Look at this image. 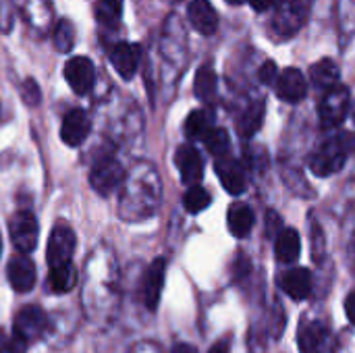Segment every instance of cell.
<instances>
[{
	"label": "cell",
	"mask_w": 355,
	"mask_h": 353,
	"mask_svg": "<svg viewBox=\"0 0 355 353\" xmlns=\"http://www.w3.org/2000/svg\"><path fill=\"white\" fill-rule=\"evenodd\" d=\"M119 212L125 221H141L150 216L160 202V181L152 166L141 164L131 177H125Z\"/></svg>",
	"instance_id": "1"
},
{
	"label": "cell",
	"mask_w": 355,
	"mask_h": 353,
	"mask_svg": "<svg viewBox=\"0 0 355 353\" xmlns=\"http://www.w3.org/2000/svg\"><path fill=\"white\" fill-rule=\"evenodd\" d=\"M352 150H355V137L352 133H345L343 137H331L316 148L310 158V166L318 177H331L343 169Z\"/></svg>",
	"instance_id": "2"
},
{
	"label": "cell",
	"mask_w": 355,
	"mask_h": 353,
	"mask_svg": "<svg viewBox=\"0 0 355 353\" xmlns=\"http://www.w3.org/2000/svg\"><path fill=\"white\" fill-rule=\"evenodd\" d=\"M349 106H352V96H349V89L345 85H335V87L327 89L322 100H320V106H318L322 125L324 127H339L345 121Z\"/></svg>",
	"instance_id": "3"
},
{
	"label": "cell",
	"mask_w": 355,
	"mask_h": 353,
	"mask_svg": "<svg viewBox=\"0 0 355 353\" xmlns=\"http://www.w3.org/2000/svg\"><path fill=\"white\" fill-rule=\"evenodd\" d=\"M8 235H10V241L12 246L21 252V254H29L35 250L37 246V235H40V227H37V218L23 210V212H17L10 223H8Z\"/></svg>",
	"instance_id": "4"
},
{
	"label": "cell",
	"mask_w": 355,
	"mask_h": 353,
	"mask_svg": "<svg viewBox=\"0 0 355 353\" xmlns=\"http://www.w3.org/2000/svg\"><path fill=\"white\" fill-rule=\"evenodd\" d=\"M75 233L71 227L67 225H56L50 233L48 239V248H46V260L50 264V268L62 266V264H71L73 260V252H75Z\"/></svg>",
	"instance_id": "5"
},
{
	"label": "cell",
	"mask_w": 355,
	"mask_h": 353,
	"mask_svg": "<svg viewBox=\"0 0 355 353\" xmlns=\"http://www.w3.org/2000/svg\"><path fill=\"white\" fill-rule=\"evenodd\" d=\"M123 181H125V169L114 158H102L100 162L94 164L89 173L92 187L102 196H110L116 187L123 185Z\"/></svg>",
	"instance_id": "6"
},
{
	"label": "cell",
	"mask_w": 355,
	"mask_h": 353,
	"mask_svg": "<svg viewBox=\"0 0 355 353\" xmlns=\"http://www.w3.org/2000/svg\"><path fill=\"white\" fill-rule=\"evenodd\" d=\"M306 21V6L300 0H281L275 8L272 25L279 35H295Z\"/></svg>",
	"instance_id": "7"
},
{
	"label": "cell",
	"mask_w": 355,
	"mask_h": 353,
	"mask_svg": "<svg viewBox=\"0 0 355 353\" xmlns=\"http://www.w3.org/2000/svg\"><path fill=\"white\" fill-rule=\"evenodd\" d=\"M46 331V314L37 306H25L15 316V339L23 341L25 345L29 341H35Z\"/></svg>",
	"instance_id": "8"
},
{
	"label": "cell",
	"mask_w": 355,
	"mask_h": 353,
	"mask_svg": "<svg viewBox=\"0 0 355 353\" xmlns=\"http://www.w3.org/2000/svg\"><path fill=\"white\" fill-rule=\"evenodd\" d=\"M64 79L71 85V89L79 96L89 94L96 81V69L87 56H73L64 64Z\"/></svg>",
	"instance_id": "9"
},
{
	"label": "cell",
	"mask_w": 355,
	"mask_h": 353,
	"mask_svg": "<svg viewBox=\"0 0 355 353\" xmlns=\"http://www.w3.org/2000/svg\"><path fill=\"white\" fill-rule=\"evenodd\" d=\"M6 277L17 293H27L35 285V264L25 254H17L8 260Z\"/></svg>",
	"instance_id": "10"
},
{
	"label": "cell",
	"mask_w": 355,
	"mask_h": 353,
	"mask_svg": "<svg viewBox=\"0 0 355 353\" xmlns=\"http://www.w3.org/2000/svg\"><path fill=\"white\" fill-rule=\"evenodd\" d=\"M89 129H92V121H89L87 112L81 110V108H73L62 119L60 137H62V141L67 146L77 148V146H81L85 141V137L89 135Z\"/></svg>",
	"instance_id": "11"
},
{
	"label": "cell",
	"mask_w": 355,
	"mask_h": 353,
	"mask_svg": "<svg viewBox=\"0 0 355 353\" xmlns=\"http://www.w3.org/2000/svg\"><path fill=\"white\" fill-rule=\"evenodd\" d=\"M139 58H141V50L137 44L131 42H119L110 50V62L123 79H131L137 73Z\"/></svg>",
	"instance_id": "12"
},
{
	"label": "cell",
	"mask_w": 355,
	"mask_h": 353,
	"mask_svg": "<svg viewBox=\"0 0 355 353\" xmlns=\"http://www.w3.org/2000/svg\"><path fill=\"white\" fill-rule=\"evenodd\" d=\"M164 270H166L164 258H156L150 264V268L146 270L144 285H141V298H144V306L148 310H156V306L160 302V293H162V285H164Z\"/></svg>",
	"instance_id": "13"
},
{
	"label": "cell",
	"mask_w": 355,
	"mask_h": 353,
	"mask_svg": "<svg viewBox=\"0 0 355 353\" xmlns=\"http://www.w3.org/2000/svg\"><path fill=\"white\" fill-rule=\"evenodd\" d=\"M308 94L306 77L300 69H285L277 79V96L285 102H302Z\"/></svg>",
	"instance_id": "14"
},
{
	"label": "cell",
	"mask_w": 355,
	"mask_h": 353,
	"mask_svg": "<svg viewBox=\"0 0 355 353\" xmlns=\"http://www.w3.org/2000/svg\"><path fill=\"white\" fill-rule=\"evenodd\" d=\"M175 164L181 173L183 183H187L189 187L198 185L204 175V160L193 146H181L175 154Z\"/></svg>",
	"instance_id": "15"
},
{
	"label": "cell",
	"mask_w": 355,
	"mask_h": 353,
	"mask_svg": "<svg viewBox=\"0 0 355 353\" xmlns=\"http://www.w3.org/2000/svg\"><path fill=\"white\" fill-rule=\"evenodd\" d=\"M214 171L223 183V187L233 193V196H239L243 193L245 189V175H243V169L237 160L229 158V156H223V158H216L214 162Z\"/></svg>",
	"instance_id": "16"
},
{
	"label": "cell",
	"mask_w": 355,
	"mask_h": 353,
	"mask_svg": "<svg viewBox=\"0 0 355 353\" xmlns=\"http://www.w3.org/2000/svg\"><path fill=\"white\" fill-rule=\"evenodd\" d=\"M189 23L202 35H212L218 27V15L208 0H193L187 8Z\"/></svg>",
	"instance_id": "17"
},
{
	"label": "cell",
	"mask_w": 355,
	"mask_h": 353,
	"mask_svg": "<svg viewBox=\"0 0 355 353\" xmlns=\"http://www.w3.org/2000/svg\"><path fill=\"white\" fill-rule=\"evenodd\" d=\"M281 285H283V291L291 300L300 302V300H306L312 293V275H310L308 268H302V266L291 268V270H287L283 275Z\"/></svg>",
	"instance_id": "18"
},
{
	"label": "cell",
	"mask_w": 355,
	"mask_h": 353,
	"mask_svg": "<svg viewBox=\"0 0 355 353\" xmlns=\"http://www.w3.org/2000/svg\"><path fill=\"white\" fill-rule=\"evenodd\" d=\"M275 252H277L279 262H283V264L295 262L300 258V252H302V239H300L297 231L295 229H283L277 235Z\"/></svg>",
	"instance_id": "19"
},
{
	"label": "cell",
	"mask_w": 355,
	"mask_h": 353,
	"mask_svg": "<svg viewBox=\"0 0 355 353\" xmlns=\"http://www.w3.org/2000/svg\"><path fill=\"white\" fill-rule=\"evenodd\" d=\"M229 231L235 235V237H245L252 227H254V210L245 204H233L229 208Z\"/></svg>",
	"instance_id": "20"
},
{
	"label": "cell",
	"mask_w": 355,
	"mask_h": 353,
	"mask_svg": "<svg viewBox=\"0 0 355 353\" xmlns=\"http://www.w3.org/2000/svg\"><path fill=\"white\" fill-rule=\"evenodd\" d=\"M310 79L320 89H331L339 85V67L331 58H322L310 69Z\"/></svg>",
	"instance_id": "21"
},
{
	"label": "cell",
	"mask_w": 355,
	"mask_h": 353,
	"mask_svg": "<svg viewBox=\"0 0 355 353\" xmlns=\"http://www.w3.org/2000/svg\"><path fill=\"white\" fill-rule=\"evenodd\" d=\"M300 350L302 353H320L324 343V327L320 322H304L300 327Z\"/></svg>",
	"instance_id": "22"
},
{
	"label": "cell",
	"mask_w": 355,
	"mask_h": 353,
	"mask_svg": "<svg viewBox=\"0 0 355 353\" xmlns=\"http://www.w3.org/2000/svg\"><path fill=\"white\" fill-rule=\"evenodd\" d=\"M77 283V270L71 264H62L56 268H50V277H48V285L54 293H67L75 287Z\"/></svg>",
	"instance_id": "23"
},
{
	"label": "cell",
	"mask_w": 355,
	"mask_h": 353,
	"mask_svg": "<svg viewBox=\"0 0 355 353\" xmlns=\"http://www.w3.org/2000/svg\"><path fill=\"white\" fill-rule=\"evenodd\" d=\"M216 83H218L216 73L210 67H202L196 73V83H193L196 96L204 102H212L216 98Z\"/></svg>",
	"instance_id": "24"
},
{
	"label": "cell",
	"mask_w": 355,
	"mask_h": 353,
	"mask_svg": "<svg viewBox=\"0 0 355 353\" xmlns=\"http://www.w3.org/2000/svg\"><path fill=\"white\" fill-rule=\"evenodd\" d=\"M262 119H264V104H262V102L252 104V106L243 112V117H241V121H239V133L245 135V137H252V135L260 129Z\"/></svg>",
	"instance_id": "25"
},
{
	"label": "cell",
	"mask_w": 355,
	"mask_h": 353,
	"mask_svg": "<svg viewBox=\"0 0 355 353\" xmlns=\"http://www.w3.org/2000/svg\"><path fill=\"white\" fill-rule=\"evenodd\" d=\"M210 129V119L204 110H193L185 121V133L189 139H204Z\"/></svg>",
	"instance_id": "26"
},
{
	"label": "cell",
	"mask_w": 355,
	"mask_h": 353,
	"mask_svg": "<svg viewBox=\"0 0 355 353\" xmlns=\"http://www.w3.org/2000/svg\"><path fill=\"white\" fill-rule=\"evenodd\" d=\"M183 204H185V210L191 212V214H198L202 210H206L210 206V193L202 187V185H191L183 198Z\"/></svg>",
	"instance_id": "27"
},
{
	"label": "cell",
	"mask_w": 355,
	"mask_h": 353,
	"mask_svg": "<svg viewBox=\"0 0 355 353\" xmlns=\"http://www.w3.org/2000/svg\"><path fill=\"white\" fill-rule=\"evenodd\" d=\"M204 144H206L208 152L223 158L229 152V133L225 129H210V133L204 137Z\"/></svg>",
	"instance_id": "28"
},
{
	"label": "cell",
	"mask_w": 355,
	"mask_h": 353,
	"mask_svg": "<svg viewBox=\"0 0 355 353\" xmlns=\"http://www.w3.org/2000/svg\"><path fill=\"white\" fill-rule=\"evenodd\" d=\"M54 44L60 52H69L75 44V29L71 25V21L62 19L58 23V27L54 29Z\"/></svg>",
	"instance_id": "29"
},
{
	"label": "cell",
	"mask_w": 355,
	"mask_h": 353,
	"mask_svg": "<svg viewBox=\"0 0 355 353\" xmlns=\"http://www.w3.org/2000/svg\"><path fill=\"white\" fill-rule=\"evenodd\" d=\"M21 94H23V100H25L29 106H33V104L40 102V87H37V83H35L33 79H27V81L23 83Z\"/></svg>",
	"instance_id": "30"
},
{
	"label": "cell",
	"mask_w": 355,
	"mask_h": 353,
	"mask_svg": "<svg viewBox=\"0 0 355 353\" xmlns=\"http://www.w3.org/2000/svg\"><path fill=\"white\" fill-rule=\"evenodd\" d=\"M121 8H123V0H100V12H102V17L119 19Z\"/></svg>",
	"instance_id": "31"
},
{
	"label": "cell",
	"mask_w": 355,
	"mask_h": 353,
	"mask_svg": "<svg viewBox=\"0 0 355 353\" xmlns=\"http://www.w3.org/2000/svg\"><path fill=\"white\" fill-rule=\"evenodd\" d=\"M277 79H279L277 64H275L272 60H266V62L262 64V69H260V81L266 83V85H272V83H277Z\"/></svg>",
	"instance_id": "32"
},
{
	"label": "cell",
	"mask_w": 355,
	"mask_h": 353,
	"mask_svg": "<svg viewBox=\"0 0 355 353\" xmlns=\"http://www.w3.org/2000/svg\"><path fill=\"white\" fill-rule=\"evenodd\" d=\"M266 231H268V235H272V237H277V235L281 233V218H279V214L272 212V210H268V214H266Z\"/></svg>",
	"instance_id": "33"
},
{
	"label": "cell",
	"mask_w": 355,
	"mask_h": 353,
	"mask_svg": "<svg viewBox=\"0 0 355 353\" xmlns=\"http://www.w3.org/2000/svg\"><path fill=\"white\" fill-rule=\"evenodd\" d=\"M345 312H347L349 322L355 325V291L349 293V298H347V302H345Z\"/></svg>",
	"instance_id": "34"
},
{
	"label": "cell",
	"mask_w": 355,
	"mask_h": 353,
	"mask_svg": "<svg viewBox=\"0 0 355 353\" xmlns=\"http://www.w3.org/2000/svg\"><path fill=\"white\" fill-rule=\"evenodd\" d=\"M272 2H275V0H250V4L254 6V10H258V12L268 10V8L272 6Z\"/></svg>",
	"instance_id": "35"
},
{
	"label": "cell",
	"mask_w": 355,
	"mask_h": 353,
	"mask_svg": "<svg viewBox=\"0 0 355 353\" xmlns=\"http://www.w3.org/2000/svg\"><path fill=\"white\" fill-rule=\"evenodd\" d=\"M0 353H10V339L0 331Z\"/></svg>",
	"instance_id": "36"
},
{
	"label": "cell",
	"mask_w": 355,
	"mask_h": 353,
	"mask_svg": "<svg viewBox=\"0 0 355 353\" xmlns=\"http://www.w3.org/2000/svg\"><path fill=\"white\" fill-rule=\"evenodd\" d=\"M173 353H198V352H196V347H191V345H187V343H179V345H175V347H173Z\"/></svg>",
	"instance_id": "37"
},
{
	"label": "cell",
	"mask_w": 355,
	"mask_h": 353,
	"mask_svg": "<svg viewBox=\"0 0 355 353\" xmlns=\"http://www.w3.org/2000/svg\"><path fill=\"white\" fill-rule=\"evenodd\" d=\"M322 237V233H320V229L318 227H314V241L318 243V239ZM320 258V250H318V246H316V260Z\"/></svg>",
	"instance_id": "38"
},
{
	"label": "cell",
	"mask_w": 355,
	"mask_h": 353,
	"mask_svg": "<svg viewBox=\"0 0 355 353\" xmlns=\"http://www.w3.org/2000/svg\"><path fill=\"white\" fill-rule=\"evenodd\" d=\"M210 353H229V347L225 345V343H218V345H214Z\"/></svg>",
	"instance_id": "39"
},
{
	"label": "cell",
	"mask_w": 355,
	"mask_h": 353,
	"mask_svg": "<svg viewBox=\"0 0 355 353\" xmlns=\"http://www.w3.org/2000/svg\"><path fill=\"white\" fill-rule=\"evenodd\" d=\"M227 2H229V4H243L245 0H227Z\"/></svg>",
	"instance_id": "40"
},
{
	"label": "cell",
	"mask_w": 355,
	"mask_h": 353,
	"mask_svg": "<svg viewBox=\"0 0 355 353\" xmlns=\"http://www.w3.org/2000/svg\"><path fill=\"white\" fill-rule=\"evenodd\" d=\"M352 117H354V123H355V104H354V108H352Z\"/></svg>",
	"instance_id": "41"
},
{
	"label": "cell",
	"mask_w": 355,
	"mask_h": 353,
	"mask_svg": "<svg viewBox=\"0 0 355 353\" xmlns=\"http://www.w3.org/2000/svg\"><path fill=\"white\" fill-rule=\"evenodd\" d=\"M0 252H2V239H0Z\"/></svg>",
	"instance_id": "42"
}]
</instances>
